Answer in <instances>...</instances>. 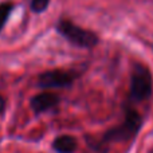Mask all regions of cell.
Here are the masks:
<instances>
[{
	"mask_svg": "<svg viewBox=\"0 0 153 153\" xmlns=\"http://www.w3.org/2000/svg\"><path fill=\"white\" fill-rule=\"evenodd\" d=\"M56 31L67 42L81 48H93L98 45L100 40L95 32L76 26L69 19H59L56 23Z\"/></svg>",
	"mask_w": 153,
	"mask_h": 153,
	"instance_id": "obj_1",
	"label": "cell"
},
{
	"mask_svg": "<svg viewBox=\"0 0 153 153\" xmlns=\"http://www.w3.org/2000/svg\"><path fill=\"white\" fill-rule=\"evenodd\" d=\"M141 125H143V118L140 114L134 109L126 108L124 122L116 128H111L105 134L103 140L108 143H110V141H128L137 134Z\"/></svg>",
	"mask_w": 153,
	"mask_h": 153,
	"instance_id": "obj_2",
	"label": "cell"
},
{
	"mask_svg": "<svg viewBox=\"0 0 153 153\" xmlns=\"http://www.w3.org/2000/svg\"><path fill=\"white\" fill-rule=\"evenodd\" d=\"M153 91V79L152 74L146 66L136 65L130 78V91L129 98L134 102L148 100Z\"/></svg>",
	"mask_w": 153,
	"mask_h": 153,
	"instance_id": "obj_3",
	"label": "cell"
},
{
	"mask_svg": "<svg viewBox=\"0 0 153 153\" xmlns=\"http://www.w3.org/2000/svg\"><path fill=\"white\" fill-rule=\"evenodd\" d=\"M78 78V73L73 70H63L55 69L48 70L42 73L38 76V87L40 89H62V87H69L73 85V82Z\"/></svg>",
	"mask_w": 153,
	"mask_h": 153,
	"instance_id": "obj_4",
	"label": "cell"
},
{
	"mask_svg": "<svg viewBox=\"0 0 153 153\" xmlns=\"http://www.w3.org/2000/svg\"><path fill=\"white\" fill-rule=\"evenodd\" d=\"M59 95H56L55 93H51V91H43L39 93V94L34 95L31 98V109L35 114H42L48 111L50 109L55 108L56 105L59 103Z\"/></svg>",
	"mask_w": 153,
	"mask_h": 153,
	"instance_id": "obj_5",
	"label": "cell"
},
{
	"mask_svg": "<svg viewBox=\"0 0 153 153\" xmlns=\"http://www.w3.org/2000/svg\"><path fill=\"white\" fill-rule=\"evenodd\" d=\"M78 144L73 136L62 134L53 141V149L56 153H74Z\"/></svg>",
	"mask_w": 153,
	"mask_h": 153,
	"instance_id": "obj_6",
	"label": "cell"
},
{
	"mask_svg": "<svg viewBox=\"0 0 153 153\" xmlns=\"http://www.w3.org/2000/svg\"><path fill=\"white\" fill-rule=\"evenodd\" d=\"M13 8H15V4L11 1L0 3V32L3 31L4 26L7 24V20L10 18L11 12L13 11Z\"/></svg>",
	"mask_w": 153,
	"mask_h": 153,
	"instance_id": "obj_7",
	"label": "cell"
},
{
	"mask_svg": "<svg viewBox=\"0 0 153 153\" xmlns=\"http://www.w3.org/2000/svg\"><path fill=\"white\" fill-rule=\"evenodd\" d=\"M48 5H50V0H31V3H30V8L35 13L45 12Z\"/></svg>",
	"mask_w": 153,
	"mask_h": 153,
	"instance_id": "obj_8",
	"label": "cell"
},
{
	"mask_svg": "<svg viewBox=\"0 0 153 153\" xmlns=\"http://www.w3.org/2000/svg\"><path fill=\"white\" fill-rule=\"evenodd\" d=\"M5 98L3 97V95H0V114L4 111V109H5Z\"/></svg>",
	"mask_w": 153,
	"mask_h": 153,
	"instance_id": "obj_9",
	"label": "cell"
}]
</instances>
